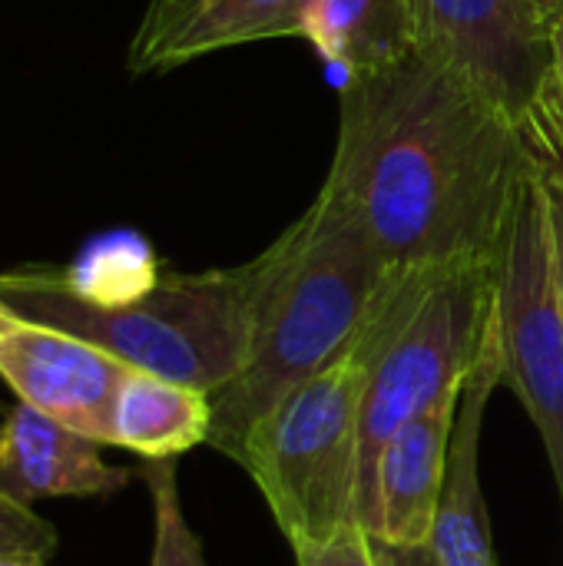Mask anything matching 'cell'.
<instances>
[{"instance_id": "obj_15", "label": "cell", "mask_w": 563, "mask_h": 566, "mask_svg": "<svg viewBox=\"0 0 563 566\" xmlns=\"http://www.w3.org/2000/svg\"><path fill=\"white\" fill-rule=\"evenodd\" d=\"M163 275L166 272L153 245L133 229H116L90 239L66 269H56L60 285L93 308L133 305L146 298L163 282Z\"/></svg>"}, {"instance_id": "obj_9", "label": "cell", "mask_w": 563, "mask_h": 566, "mask_svg": "<svg viewBox=\"0 0 563 566\" xmlns=\"http://www.w3.org/2000/svg\"><path fill=\"white\" fill-rule=\"evenodd\" d=\"M461 388L405 421L382 448L365 531L392 547H428L448 478Z\"/></svg>"}, {"instance_id": "obj_11", "label": "cell", "mask_w": 563, "mask_h": 566, "mask_svg": "<svg viewBox=\"0 0 563 566\" xmlns=\"http://www.w3.org/2000/svg\"><path fill=\"white\" fill-rule=\"evenodd\" d=\"M501 381H504L501 355L488 318L484 342L461 385L451 454H448V478L435 517V534L428 544L438 566H498L491 544V517L481 491V428Z\"/></svg>"}, {"instance_id": "obj_14", "label": "cell", "mask_w": 563, "mask_h": 566, "mask_svg": "<svg viewBox=\"0 0 563 566\" xmlns=\"http://www.w3.org/2000/svg\"><path fill=\"white\" fill-rule=\"evenodd\" d=\"M212 401L206 391L133 371L113 408V448L146 461H173L196 444H209Z\"/></svg>"}, {"instance_id": "obj_19", "label": "cell", "mask_w": 563, "mask_h": 566, "mask_svg": "<svg viewBox=\"0 0 563 566\" xmlns=\"http://www.w3.org/2000/svg\"><path fill=\"white\" fill-rule=\"evenodd\" d=\"M534 156V153H531ZM538 169L544 176V189H548V216H551V242H554V262H557V279H561L563 292V172L548 166L544 159H538Z\"/></svg>"}, {"instance_id": "obj_10", "label": "cell", "mask_w": 563, "mask_h": 566, "mask_svg": "<svg viewBox=\"0 0 563 566\" xmlns=\"http://www.w3.org/2000/svg\"><path fill=\"white\" fill-rule=\"evenodd\" d=\"M309 0H149L133 40L129 73L156 76L256 40L292 36Z\"/></svg>"}, {"instance_id": "obj_18", "label": "cell", "mask_w": 563, "mask_h": 566, "mask_svg": "<svg viewBox=\"0 0 563 566\" xmlns=\"http://www.w3.org/2000/svg\"><path fill=\"white\" fill-rule=\"evenodd\" d=\"M299 566H382L378 544L362 524H348L332 537L292 544Z\"/></svg>"}, {"instance_id": "obj_4", "label": "cell", "mask_w": 563, "mask_h": 566, "mask_svg": "<svg viewBox=\"0 0 563 566\" xmlns=\"http://www.w3.org/2000/svg\"><path fill=\"white\" fill-rule=\"evenodd\" d=\"M491 318V262L398 269L372 318L362 398L358 524L365 527L375 464L395 431L465 385Z\"/></svg>"}, {"instance_id": "obj_7", "label": "cell", "mask_w": 563, "mask_h": 566, "mask_svg": "<svg viewBox=\"0 0 563 566\" xmlns=\"http://www.w3.org/2000/svg\"><path fill=\"white\" fill-rule=\"evenodd\" d=\"M411 53L524 126L551 86L538 0H408Z\"/></svg>"}, {"instance_id": "obj_6", "label": "cell", "mask_w": 563, "mask_h": 566, "mask_svg": "<svg viewBox=\"0 0 563 566\" xmlns=\"http://www.w3.org/2000/svg\"><path fill=\"white\" fill-rule=\"evenodd\" d=\"M491 332L501 355V385L531 415L563 507V292L548 189L534 156L518 176L491 255Z\"/></svg>"}, {"instance_id": "obj_26", "label": "cell", "mask_w": 563, "mask_h": 566, "mask_svg": "<svg viewBox=\"0 0 563 566\" xmlns=\"http://www.w3.org/2000/svg\"><path fill=\"white\" fill-rule=\"evenodd\" d=\"M10 322H13V312H10V308H3V305H0V332H3V328H7V325H10Z\"/></svg>"}, {"instance_id": "obj_13", "label": "cell", "mask_w": 563, "mask_h": 566, "mask_svg": "<svg viewBox=\"0 0 563 566\" xmlns=\"http://www.w3.org/2000/svg\"><path fill=\"white\" fill-rule=\"evenodd\" d=\"M299 36L345 80L378 73L411 56L408 0H309Z\"/></svg>"}, {"instance_id": "obj_25", "label": "cell", "mask_w": 563, "mask_h": 566, "mask_svg": "<svg viewBox=\"0 0 563 566\" xmlns=\"http://www.w3.org/2000/svg\"><path fill=\"white\" fill-rule=\"evenodd\" d=\"M0 566H43V564H33V560H20V557H0Z\"/></svg>"}, {"instance_id": "obj_24", "label": "cell", "mask_w": 563, "mask_h": 566, "mask_svg": "<svg viewBox=\"0 0 563 566\" xmlns=\"http://www.w3.org/2000/svg\"><path fill=\"white\" fill-rule=\"evenodd\" d=\"M538 3H541V10L548 13V20L563 17V0H538Z\"/></svg>"}, {"instance_id": "obj_12", "label": "cell", "mask_w": 563, "mask_h": 566, "mask_svg": "<svg viewBox=\"0 0 563 566\" xmlns=\"http://www.w3.org/2000/svg\"><path fill=\"white\" fill-rule=\"evenodd\" d=\"M100 448L17 401L0 424V488L30 507L50 497L116 494L133 474L106 464Z\"/></svg>"}, {"instance_id": "obj_2", "label": "cell", "mask_w": 563, "mask_h": 566, "mask_svg": "<svg viewBox=\"0 0 563 566\" xmlns=\"http://www.w3.org/2000/svg\"><path fill=\"white\" fill-rule=\"evenodd\" d=\"M252 265L256 305L246 365L209 395V444L232 461L292 388L332 368L365 338L398 272L358 216L325 186Z\"/></svg>"}, {"instance_id": "obj_5", "label": "cell", "mask_w": 563, "mask_h": 566, "mask_svg": "<svg viewBox=\"0 0 563 566\" xmlns=\"http://www.w3.org/2000/svg\"><path fill=\"white\" fill-rule=\"evenodd\" d=\"M368 342L292 388L246 438L239 468L256 481L289 544L358 524L362 398Z\"/></svg>"}, {"instance_id": "obj_22", "label": "cell", "mask_w": 563, "mask_h": 566, "mask_svg": "<svg viewBox=\"0 0 563 566\" xmlns=\"http://www.w3.org/2000/svg\"><path fill=\"white\" fill-rule=\"evenodd\" d=\"M551 86L563 96V17L551 20Z\"/></svg>"}, {"instance_id": "obj_23", "label": "cell", "mask_w": 563, "mask_h": 566, "mask_svg": "<svg viewBox=\"0 0 563 566\" xmlns=\"http://www.w3.org/2000/svg\"><path fill=\"white\" fill-rule=\"evenodd\" d=\"M531 116H541L548 126H554L557 133L563 136V96L554 90V86H548V93L541 96V103H538V109L531 113Z\"/></svg>"}, {"instance_id": "obj_8", "label": "cell", "mask_w": 563, "mask_h": 566, "mask_svg": "<svg viewBox=\"0 0 563 566\" xmlns=\"http://www.w3.org/2000/svg\"><path fill=\"white\" fill-rule=\"evenodd\" d=\"M136 368L60 328L17 318L0 332V381L20 405L63 428L113 444V408Z\"/></svg>"}, {"instance_id": "obj_20", "label": "cell", "mask_w": 563, "mask_h": 566, "mask_svg": "<svg viewBox=\"0 0 563 566\" xmlns=\"http://www.w3.org/2000/svg\"><path fill=\"white\" fill-rule=\"evenodd\" d=\"M521 133H524L528 149H531L538 159H544L548 166H554V169H561L563 172V136L554 126H548L541 116H531V119L521 126Z\"/></svg>"}, {"instance_id": "obj_16", "label": "cell", "mask_w": 563, "mask_h": 566, "mask_svg": "<svg viewBox=\"0 0 563 566\" xmlns=\"http://www.w3.org/2000/svg\"><path fill=\"white\" fill-rule=\"evenodd\" d=\"M146 481L153 491V514H156L149 566H206L202 544L192 534V527L183 514V504H179L176 464L173 461H149Z\"/></svg>"}, {"instance_id": "obj_17", "label": "cell", "mask_w": 563, "mask_h": 566, "mask_svg": "<svg viewBox=\"0 0 563 566\" xmlns=\"http://www.w3.org/2000/svg\"><path fill=\"white\" fill-rule=\"evenodd\" d=\"M56 527L30 504L0 488V557H20L43 564L56 554Z\"/></svg>"}, {"instance_id": "obj_1", "label": "cell", "mask_w": 563, "mask_h": 566, "mask_svg": "<svg viewBox=\"0 0 563 566\" xmlns=\"http://www.w3.org/2000/svg\"><path fill=\"white\" fill-rule=\"evenodd\" d=\"M528 159L514 119L411 53L342 83L322 186L395 269L491 262Z\"/></svg>"}, {"instance_id": "obj_3", "label": "cell", "mask_w": 563, "mask_h": 566, "mask_svg": "<svg viewBox=\"0 0 563 566\" xmlns=\"http://www.w3.org/2000/svg\"><path fill=\"white\" fill-rule=\"evenodd\" d=\"M0 305L17 318L86 338L136 371L216 395L246 365L256 265L166 272L146 298L123 308L83 305L60 285L53 265H27L0 275Z\"/></svg>"}, {"instance_id": "obj_21", "label": "cell", "mask_w": 563, "mask_h": 566, "mask_svg": "<svg viewBox=\"0 0 563 566\" xmlns=\"http://www.w3.org/2000/svg\"><path fill=\"white\" fill-rule=\"evenodd\" d=\"M378 544V557L382 566H438L431 547H392V544Z\"/></svg>"}]
</instances>
